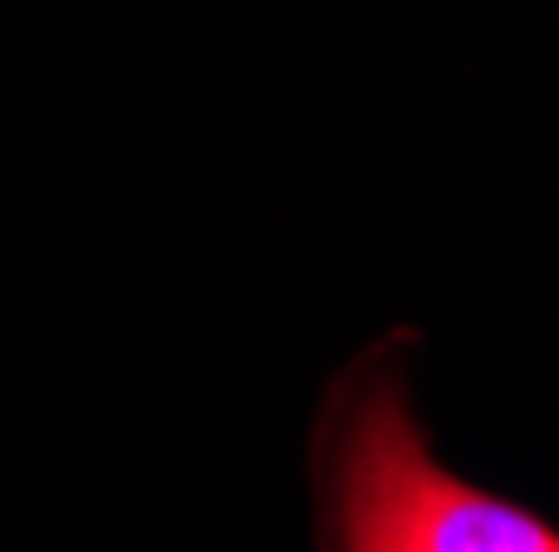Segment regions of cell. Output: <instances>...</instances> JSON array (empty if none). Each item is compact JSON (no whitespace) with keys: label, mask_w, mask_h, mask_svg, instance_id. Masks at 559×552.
<instances>
[{"label":"cell","mask_w":559,"mask_h":552,"mask_svg":"<svg viewBox=\"0 0 559 552\" xmlns=\"http://www.w3.org/2000/svg\"><path fill=\"white\" fill-rule=\"evenodd\" d=\"M406 333L346 367L313 433V532L326 552H559V526L440 466L413 420Z\"/></svg>","instance_id":"cell-1"}]
</instances>
